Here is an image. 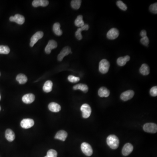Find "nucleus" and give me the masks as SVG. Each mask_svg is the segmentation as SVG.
Returning a JSON list of instances; mask_svg holds the SVG:
<instances>
[{"label":"nucleus","mask_w":157,"mask_h":157,"mask_svg":"<svg viewBox=\"0 0 157 157\" xmlns=\"http://www.w3.org/2000/svg\"><path fill=\"white\" fill-rule=\"evenodd\" d=\"M1 110V106H0V111Z\"/></svg>","instance_id":"obj_38"},{"label":"nucleus","mask_w":157,"mask_h":157,"mask_svg":"<svg viewBox=\"0 0 157 157\" xmlns=\"http://www.w3.org/2000/svg\"><path fill=\"white\" fill-rule=\"evenodd\" d=\"M110 92L105 87H101L98 90V95L100 97H107L109 96Z\"/></svg>","instance_id":"obj_20"},{"label":"nucleus","mask_w":157,"mask_h":157,"mask_svg":"<svg viewBox=\"0 0 157 157\" xmlns=\"http://www.w3.org/2000/svg\"><path fill=\"white\" fill-rule=\"evenodd\" d=\"M81 3L80 0H73L71 2V5L74 9L77 10L80 7Z\"/></svg>","instance_id":"obj_28"},{"label":"nucleus","mask_w":157,"mask_h":157,"mask_svg":"<svg viewBox=\"0 0 157 157\" xmlns=\"http://www.w3.org/2000/svg\"><path fill=\"white\" fill-rule=\"evenodd\" d=\"M130 57L129 56H126L124 57H120L117 59V63L119 66H124L126 65V63L129 61Z\"/></svg>","instance_id":"obj_21"},{"label":"nucleus","mask_w":157,"mask_h":157,"mask_svg":"<svg viewBox=\"0 0 157 157\" xmlns=\"http://www.w3.org/2000/svg\"><path fill=\"white\" fill-rule=\"evenodd\" d=\"M81 149L82 152L87 156L92 155L93 150L91 146L87 143H82L81 145Z\"/></svg>","instance_id":"obj_4"},{"label":"nucleus","mask_w":157,"mask_h":157,"mask_svg":"<svg viewBox=\"0 0 157 157\" xmlns=\"http://www.w3.org/2000/svg\"><path fill=\"white\" fill-rule=\"evenodd\" d=\"M73 89L74 90H80L85 93L87 92L89 90L87 85L86 84H82V83L75 85L73 86Z\"/></svg>","instance_id":"obj_25"},{"label":"nucleus","mask_w":157,"mask_h":157,"mask_svg":"<svg viewBox=\"0 0 157 157\" xmlns=\"http://www.w3.org/2000/svg\"><path fill=\"white\" fill-rule=\"evenodd\" d=\"M69 53H72L71 49L69 46H66L62 49L58 56L57 59L59 61H62L64 57L67 56Z\"/></svg>","instance_id":"obj_7"},{"label":"nucleus","mask_w":157,"mask_h":157,"mask_svg":"<svg viewBox=\"0 0 157 157\" xmlns=\"http://www.w3.org/2000/svg\"><path fill=\"white\" fill-rule=\"evenodd\" d=\"M57 152L56 150L50 149L47 152V155L45 157H57Z\"/></svg>","instance_id":"obj_30"},{"label":"nucleus","mask_w":157,"mask_h":157,"mask_svg":"<svg viewBox=\"0 0 157 157\" xmlns=\"http://www.w3.org/2000/svg\"><path fill=\"white\" fill-rule=\"evenodd\" d=\"M60 26L61 25L59 22L55 23L53 26V31L58 36H61L63 34V31L60 29Z\"/></svg>","instance_id":"obj_23"},{"label":"nucleus","mask_w":157,"mask_h":157,"mask_svg":"<svg viewBox=\"0 0 157 157\" xmlns=\"http://www.w3.org/2000/svg\"><path fill=\"white\" fill-rule=\"evenodd\" d=\"M75 25L78 27H81L85 25L83 21V17L82 15L78 16L75 21Z\"/></svg>","instance_id":"obj_27"},{"label":"nucleus","mask_w":157,"mask_h":157,"mask_svg":"<svg viewBox=\"0 0 157 157\" xmlns=\"http://www.w3.org/2000/svg\"><path fill=\"white\" fill-rule=\"evenodd\" d=\"M134 92L132 90H128L124 92L120 95V98L124 101L128 100L133 98L134 96Z\"/></svg>","instance_id":"obj_11"},{"label":"nucleus","mask_w":157,"mask_h":157,"mask_svg":"<svg viewBox=\"0 0 157 157\" xmlns=\"http://www.w3.org/2000/svg\"><path fill=\"white\" fill-rule=\"evenodd\" d=\"M149 10L150 11L154 14L157 13V3H154L150 5L149 7Z\"/></svg>","instance_id":"obj_33"},{"label":"nucleus","mask_w":157,"mask_h":157,"mask_svg":"<svg viewBox=\"0 0 157 157\" xmlns=\"http://www.w3.org/2000/svg\"><path fill=\"white\" fill-rule=\"evenodd\" d=\"M49 109L50 111L53 112H59L60 111L61 109V107L57 103L55 102H52L49 104Z\"/></svg>","instance_id":"obj_19"},{"label":"nucleus","mask_w":157,"mask_h":157,"mask_svg":"<svg viewBox=\"0 0 157 157\" xmlns=\"http://www.w3.org/2000/svg\"><path fill=\"white\" fill-rule=\"evenodd\" d=\"M110 64L106 59H102L99 63V70L102 74H105L109 71Z\"/></svg>","instance_id":"obj_2"},{"label":"nucleus","mask_w":157,"mask_h":157,"mask_svg":"<svg viewBox=\"0 0 157 157\" xmlns=\"http://www.w3.org/2000/svg\"><path fill=\"white\" fill-rule=\"evenodd\" d=\"M140 35L142 38L147 36V33H146V31L144 30L141 31H140Z\"/></svg>","instance_id":"obj_36"},{"label":"nucleus","mask_w":157,"mask_h":157,"mask_svg":"<svg viewBox=\"0 0 157 157\" xmlns=\"http://www.w3.org/2000/svg\"><path fill=\"white\" fill-rule=\"evenodd\" d=\"M16 80L21 84H25L28 81L27 77L24 74H19L16 77Z\"/></svg>","instance_id":"obj_26"},{"label":"nucleus","mask_w":157,"mask_h":157,"mask_svg":"<svg viewBox=\"0 0 157 157\" xmlns=\"http://www.w3.org/2000/svg\"><path fill=\"white\" fill-rule=\"evenodd\" d=\"M82 112V117L84 118H88L91 114L92 110L90 106L87 104H84L82 105L80 108Z\"/></svg>","instance_id":"obj_3"},{"label":"nucleus","mask_w":157,"mask_h":157,"mask_svg":"<svg viewBox=\"0 0 157 157\" xmlns=\"http://www.w3.org/2000/svg\"><path fill=\"white\" fill-rule=\"evenodd\" d=\"M140 43L145 46H148L149 43L148 38L147 36H145V37L141 38V39H140Z\"/></svg>","instance_id":"obj_34"},{"label":"nucleus","mask_w":157,"mask_h":157,"mask_svg":"<svg viewBox=\"0 0 157 157\" xmlns=\"http://www.w3.org/2000/svg\"><path fill=\"white\" fill-rule=\"evenodd\" d=\"M35 100V96L33 93H28L22 97V100L26 104H30L33 102Z\"/></svg>","instance_id":"obj_15"},{"label":"nucleus","mask_w":157,"mask_h":157,"mask_svg":"<svg viewBox=\"0 0 157 157\" xmlns=\"http://www.w3.org/2000/svg\"><path fill=\"white\" fill-rule=\"evenodd\" d=\"M0 76H1V73H0Z\"/></svg>","instance_id":"obj_39"},{"label":"nucleus","mask_w":157,"mask_h":157,"mask_svg":"<svg viewBox=\"0 0 157 157\" xmlns=\"http://www.w3.org/2000/svg\"><path fill=\"white\" fill-rule=\"evenodd\" d=\"M68 80L70 82L75 83V82H77L79 81L80 80V78L79 77H78L73 76V75H69L68 77Z\"/></svg>","instance_id":"obj_32"},{"label":"nucleus","mask_w":157,"mask_h":157,"mask_svg":"<svg viewBox=\"0 0 157 157\" xmlns=\"http://www.w3.org/2000/svg\"><path fill=\"white\" fill-rule=\"evenodd\" d=\"M34 121L31 119L26 118L22 120L21 122V126L24 129H29L33 126Z\"/></svg>","instance_id":"obj_9"},{"label":"nucleus","mask_w":157,"mask_h":157,"mask_svg":"<svg viewBox=\"0 0 157 157\" xmlns=\"http://www.w3.org/2000/svg\"><path fill=\"white\" fill-rule=\"evenodd\" d=\"M133 149L134 147L131 144H126L122 149V154L125 156H128L132 152Z\"/></svg>","instance_id":"obj_13"},{"label":"nucleus","mask_w":157,"mask_h":157,"mask_svg":"<svg viewBox=\"0 0 157 157\" xmlns=\"http://www.w3.org/2000/svg\"><path fill=\"white\" fill-rule=\"evenodd\" d=\"M6 138L9 142H12L15 138V133L13 130L10 129H7L5 131V134Z\"/></svg>","instance_id":"obj_18"},{"label":"nucleus","mask_w":157,"mask_h":157,"mask_svg":"<svg viewBox=\"0 0 157 157\" xmlns=\"http://www.w3.org/2000/svg\"><path fill=\"white\" fill-rule=\"evenodd\" d=\"M140 72L144 76H147L150 73V68L147 64H143L140 68Z\"/></svg>","instance_id":"obj_22"},{"label":"nucleus","mask_w":157,"mask_h":157,"mask_svg":"<svg viewBox=\"0 0 157 157\" xmlns=\"http://www.w3.org/2000/svg\"><path fill=\"white\" fill-rule=\"evenodd\" d=\"M89 25L88 24H85L82 27L78 28L75 33V36L78 40H81L82 39L81 32L83 31H87L89 29Z\"/></svg>","instance_id":"obj_14"},{"label":"nucleus","mask_w":157,"mask_h":157,"mask_svg":"<svg viewBox=\"0 0 157 157\" xmlns=\"http://www.w3.org/2000/svg\"><path fill=\"white\" fill-rule=\"evenodd\" d=\"M10 52L9 48L6 45H0V54H8Z\"/></svg>","instance_id":"obj_29"},{"label":"nucleus","mask_w":157,"mask_h":157,"mask_svg":"<svg viewBox=\"0 0 157 157\" xmlns=\"http://www.w3.org/2000/svg\"><path fill=\"white\" fill-rule=\"evenodd\" d=\"M143 130L148 133L154 134L157 131V126L154 123H147L144 125Z\"/></svg>","instance_id":"obj_5"},{"label":"nucleus","mask_w":157,"mask_h":157,"mask_svg":"<svg viewBox=\"0 0 157 157\" xmlns=\"http://www.w3.org/2000/svg\"><path fill=\"white\" fill-rule=\"evenodd\" d=\"M119 35V31L115 28L110 29L107 33L106 37L110 40H114L116 39Z\"/></svg>","instance_id":"obj_10"},{"label":"nucleus","mask_w":157,"mask_h":157,"mask_svg":"<svg viewBox=\"0 0 157 157\" xmlns=\"http://www.w3.org/2000/svg\"><path fill=\"white\" fill-rule=\"evenodd\" d=\"M57 43L53 40H49L48 43L45 48V52L46 53L49 54L51 53L52 49L57 48Z\"/></svg>","instance_id":"obj_12"},{"label":"nucleus","mask_w":157,"mask_h":157,"mask_svg":"<svg viewBox=\"0 0 157 157\" xmlns=\"http://www.w3.org/2000/svg\"><path fill=\"white\" fill-rule=\"evenodd\" d=\"M1 100V95H0V100Z\"/></svg>","instance_id":"obj_37"},{"label":"nucleus","mask_w":157,"mask_h":157,"mask_svg":"<svg viewBox=\"0 0 157 157\" xmlns=\"http://www.w3.org/2000/svg\"><path fill=\"white\" fill-rule=\"evenodd\" d=\"M108 146L112 149H116L119 145V140L116 135H110L106 139Z\"/></svg>","instance_id":"obj_1"},{"label":"nucleus","mask_w":157,"mask_h":157,"mask_svg":"<svg viewBox=\"0 0 157 157\" xmlns=\"http://www.w3.org/2000/svg\"><path fill=\"white\" fill-rule=\"evenodd\" d=\"M53 83L51 81L48 80L45 82L43 86V90L45 92H49L53 89Z\"/></svg>","instance_id":"obj_24"},{"label":"nucleus","mask_w":157,"mask_h":157,"mask_svg":"<svg viewBox=\"0 0 157 157\" xmlns=\"http://www.w3.org/2000/svg\"><path fill=\"white\" fill-rule=\"evenodd\" d=\"M116 5L119 8L123 11H126L127 9V7L126 5L123 3L121 1H118L116 2Z\"/></svg>","instance_id":"obj_31"},{"label":"nucleus","mask_w":157,"mask_h":157,"mask_svg":"<svg viewBox=\"0 0 157 157\" xmlns=\"http://www.w3.org/2000/svg\"><path fill=\"white\" fill-rule=\"evenodd\" d=\"M49 1L47 0H34L32 3L33 6L34 7L39 6L46 7L48 5Z\"/></svg>","instance_id":"obj_17"},{"label":"nucleus","mask_w":157,"mask_h":157,"mask_svg":"<svg viewBox=\"0 0 157 157\" xmlns=\"http://www.w3.org/2000/svg\"><path fill=\"white\" fill-rule=\"evenodd\" d=\"M10 21L12 22H15L19 25H22L25 21V18L23 15L20 14H16L14 16H11L9 19Z\"/></svg>","instance_id":"obj_8"},{"label":"nucleus","mask_w":157,"mask_h":157,"mask_svg":"<svg viewBox=\"0 0 157 157\" xmlns=\"http://www.w3.org/2000/svg\"><path fill=\"white\" fill-rule=\"evenodd\" d=\"M150 94L152 96H157V87L156 86L151 88L150 91Z\"/></svg>","instance_id":"obj_35"},{"label":"nucleus","mask_w":157,"mask_h":157,"mask_svg":"<svg viewBox=\"0 0 157 157\" xmlns=\"http://www.w3.org/2000/svg\"><path fill=\"white\" fill-rule=\"evenodd\" d=\"M43 33L42 31H39L35 33L31 39V42L30 43L31 47H33L39 40L43 38Z\"/></svg>","instance_id":"obj_6"},{"label":"nucleus","mask_w":157,"mask_h":157,"mask_svg":"<svg viewBox=\"0 0 157 157\" xmlns=\"http://www.w3.org/2000/svg\"><path fill=\"white\" fill-rule=\"evenodd\" d=\"M67 136L68 134L66 131L63 130H59L56 134L55 136V138L64 141L66 140Z\"/></svg>","instance_id":"obj_16"}]
</instances>
